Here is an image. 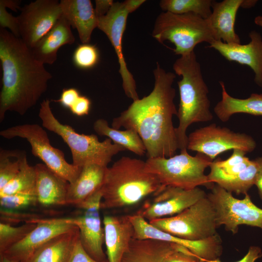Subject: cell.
Returning a JSON list of instances; mask_svg holds the SVG:
<instances>
[{
  "mask_svg": "<svg viewBox=\"0 0 262 262\" xmlns=\"http://www.w3.org/2000/svg\"><path fill=\"white\" fill-rule=\"evenodd\" d=\"M152 91L133 101L129 107L113 119L112 127L135 130L142 140L148 158H169L179 149L172 118L177 115L173 86L175 74L166 71L159 62L153 71Z\"/></svg>",
  "mask_w": 262,
  "mask_h": 262,
  "instance_id": "1",
  "label": "cell"
},
{
  "mask_svg": "<svg viewBox=\"0 0 262 262\" xmlns=\"http://www.w3.org/2000/svg\"><path fill=\"white\" fill-rule=\"evenodd\" d=\"M0 60L2 69L0 122L7 111L23 115L47 91L52 76L33 56L20 38L0 28Z\"/></svg>",
  "mask_w": 262,
  "mask_h": 262,
  "instance_id": "2",
  "label": "cell"
},
{
  "mask_svg": "<svg viewBox=\"0 0 262 262\" xmlns=\"http://www.w3.org/2000/svg\"><path fill=\"white\" fill-rule=\"evenodd\" d=\"M173 69L181 77L177 82L180 103L177 115L179 125L175 128L179 149L181 151L187 150L188 128L195 123L211 121L213 115L208 87L195 51L180 56L174 63Z\"/></svg>",
  "mask_w": 262,
  "mask_h": 262,
  "instance_id": "3",
  "label": "cell"
},
{
  "mask_svg": "<svg viewBox=\"0 0 262 262\" xmlns=\"http://www.w3.org/2000/svg\"><path fill=\"white\" fill-rule=\"evenodd\" d=\"M164 187L157 177L147 171L146 162L123 156L108 167L101 188V209L135 205Z\"/></svg>",
  "mask_w": 262,
  "mask_h": 262,
  "instance_id": "4",
  "label": "cell"
},
{
  "mask_svg": "<svg viewBox=\"0 0 262 262\" xmlns=\"http://www.w3.org/2000/svg\"><path fill=\"white\" fill-rule=\"evenodd\" d=\"M38 115L43 127L60 136L68 145L75 166L97 164L108 166L114 156L126 150L109 138L99 141L97 135L80 134L70 126L61 123L53 114L48 99L41 103Z\"/></svg>",
  "mask_w": 262,
  "mask_h": 262,
  "instance_id": "5",
  "label": "cell"
},
{
  "mask_svg": "<svg viewBox=\"0 0 262 262\" xmlns=\"http://www.w3.org/2000/svg\"><path fill=\"white\" fill-rule=\"evenodd\" d=\"M152 35L161 44L166 41L173 43L174 53L180 56L194 51L201 43L214 41L208 20L193 13H161L155 20Z\"/></svg>",
  "mask_w": 262,
  "mask_h": 262,
  "instance_id": "6",
  "label": "cell"
},
{
  "mask_svg": "<svg viewBox=\"0 0 262 262\" xmlns=\"http://www.w3.org/2000/svg\"><path fill=\"white\" fill-rule=\"evenodd\" d=\"M213 161L197 153L191 156L187 150L169 158H148L146 170L155 175L164 186H172L186 190L199 186L211 189L214 183L209 181L205 169Z\"/></svg>",
  "mask_w": 262,
  "mask_h": 262,
  "instance_id": "7",
  "label": "cell"
},
{
  "mask_svg": "<svg viewBox=\"0 0 262 262\" xmlns=\"http://www.w3.org/2000/svg\"><path fill=\"white\" fill-rule=\"evenodd\" d=\"M215 217L213 206L206 196L178 214L148 222L171 235L197 241L217 233Z\"/></svg>",
  "mask_w": 262,
  "mask_h": 262,
  "instance_id": "8",
  "label": "cell"
},
{
  "mask_svg": "<svg viewBox=\"0 0 262 262\" xmlns=\"http://www.w3.org/2000/svg\"><path fill=\"white\" fill-rule=\"evenodd\" d=\"M0 135L7 139L17 137L27 140L31 145L33 155L69 183H73L81 172L82 167L69 164L63 151L51 146L47 132L38 124L12 126L1 131Z\"/></svg>",
  "mask_w": 262,
  "mask_h": 262,
  "instance_id": "9",
  "label": "cell"
},
{
  "mask_svg": "<svg viewBox=\"0 0 262 262\" xmlns=\"http://www.w3.org/2000/svg\"><path fill=\"white\" fill-rule=\"evenodd\" d=\"M210 190L207 196L214 210L217 227L223 225L233 234L237 233L241 225L262 229V209L253 203L248 193L239 199L216 184Z\"/></svg>",
  "mask_w": 262,
  "mask_h": 262,
  "instance_id": "10",
  "label": "cell"
},
{
  "mask_svg": "<svg viewBox=\"0 0 262 262\" xmlns=\"http://www.w3.org/2000/svg\"><path fill=\"white\" fill-rule=\"evenodd\" d=\"M256 147V142L251 136L213 123L190 133L187 149L202 153L213 161L228 150L238 149L246 153L253 151Z\"/></svg>",
  "mask_w": 262,
  "mask_h": 262,
  "instance_id": "11",
  "label": "cell"
},
{
  "mask_svg": "<svg viewBox=\"0 0 262 262\" xmlns=\"http://www.w3.org/2000/svg\"><path fill=\"white\" fill-rule=\"evenodd\" d=\"M133 12L128 0L114 2L108 12L98 18L97 28L107 35L113 46L118 59L123 89L126 95L134 101L139 98L136 82L128 68L122 50V38L127 17Z\"/></svg>",
  "mask_w": 262,
  "mask_h": 262,
  "instance_id": "12",
  "label": "cell"
},
{
  "mask_svg": "<svg viewBox=\"0 0 262 262\" xmlns=\"http://www.w3.org/2000/svg\"><path fill=\"white\" fill-rule=\"evenodd\" d=\"M62 15L57 0H36L25 5L17 16L20 38L30 49L46 35Z\"/></svg>",
  "mask_w": 262,
  "mask_h": 262,
  "instance_id": "13",
  "label": "cell"
},
{
  "mask_svg": "<svg viewBox=\"0 0 262 262\" xmlns=\"http://www.w3.org/2000/svg\"><path fill=\"white\" fill-rule=\"evenodd\" d=\"M128 216L134 228V239H154L179 245L187 248L199 259L204 260L219 259L222 254V240L217 233L203 240H189L155 228L137 213L128 215Z\"/></svg>",
  "mask_w": 262,
  "mask_h": 262,
  "instance_id": "14",
  "label": "cell"
},
{
  "mask_svg": "<svg viewBox=\"0 0 262 262\" xmlns=\"http://www.w3.org/2000/svg\"><path fill=\"white\" fill-rule=\"evenodd\" d=\"M207 194L199 187L186 190L164 186L154 194L136 213L148 222L175 215L190 207Z\"/></svg>",
  "mask_w": 262,
  "mask_h": 262,
  "instance_id": "15",
  "label": "cell"
},
{
  "mask_svg": "<svg viewBox=\"0 0 262 262\" xmlns=\"http://www.w3.org/2000/svg\"><path fill=\"white\" fill-rule=\"evenodd\" d=\"M101 199L102 192L100 188L77 206L83 212L81 215L75 217L82 246L92 258L98 261L107 259L102 248L104 232L100 216Z\"/></svg>",
  "mask_w": 262,
  "mask_h": 262,
  "instance_id": "16",
  "label": "cell"
},
{
  "mask_svg": "<svg viewBox=\"0 0 262 262\" xmlns=\"http://www.w3.org/2000/svg\"><path fill=\"white\" fill-rule=\"evenodd\" d=\"M30 222L36 223V227L21 241L8 248L0 255H4L14 262H25L50 239L77 227L74 217L35 218Z\"/></svg>",
  "mask_w": 262,
  "mask_h": 262,
  "instance_id": "17",
  "label": "cell"
},
{
  "mask_svg": "<svg viewBox=\"0 0 262 262\" xmlns=\"http://www.w3.org/2000/svg\"><path fill=\"white\" fill-rule=\"evenodd\" d=\"M248 35L250 41L246 44L213 41L208 47L217 51L228 61L249 66L254 73L255 83L262 87V37L255 30L251 31Z\"/></svg>",
  "mask_w": 262,
  "mask_h": 262,
  "instance_id": "18",
  "label": "cell"
},
{
  "mask_svg": "<svg viewBox=\"0 0 262 262\" xmlns=\"http://www.w3.org/2000/svg\"><path fill=\"white\" fill-rule=\"evenodd\" d=\"M103 224L107 258L109 262H121L134 237V228L128 215H106Z\"/></svg>",
  "mask_w": 262,
  "mask_h": 262,
  "instance_id": "19",
  "label": "cell"
},
{
  "mask_svg": "<svg viewBox=\"0 0 262 262\" xmlns=\"http://www.w3.org/2000/svg\"><path fill=\"white\" fill-rule=\"evenodd\" d=\"M244 0H213L212 14L207 19L212 30L214 41L227 44H241L234 24L238 9Z\"/></svg>",
  "mask_w": 262,
  "mask_h": 262,
  "instance_id": "20",
  "label": "cell"
},
{
  "mask_svg": "<svg viewBox=\"0 0 262 262\" xmlns=\"http://www.w3.org/2000/svg\"><path fill=\"white\" fill-rule=\"evenodd\" d=\"M71 27L62 14L53 28L31 49L34 58L44 65L53 64L57 60L59 49L75 42Z\"/></svg>",
  "mask_w": 262,
  "mask_h": 262,
  "instance_id": "21",
  "label": "cell"
},
{
  "mask_svg": "<svg viewBox=\"0 0 262 262\" xmlns=\"http://www.w3.org/2000/svg\"><path fill=\"white\" fill-rule=\"evenodd\" d=\"M34 167L38 203L45 206L67 205L69 183L45 164H37Z\"/></svg>",
  "mask_w": 262,
  "mask_h": 262,
  "instance_id": "22",
  "label": "cell"
},
{
  "mask_svg": "<svg viewBox=\"0 0 262 262\" xmlns=\"http://www.w3.org/2000/svg\"><path fill=\"white\" fill-rule=\"evenodd\" d=\"M60 4L63 16L77 29L81 42L89 43L98 19L91 0H61Z\"/></svg>",
  "mask_w": 262,
  "mask_h": 262,
  "instance_id": "23",
  "label": "cell"
},
{
  "mask_svg": "<svg viewBox=\"0 0 262 262\" xmlns=\"http://www.w3.org/2000/svg\"><path fill=\"white\" fill-rule=\"evenodd\" d=\"M108 166L89 164L82 167L76 180L69 183L67 205L76 207L102 187Z\"/></svg>",
  "mask_w": 262,
  "mask_h": 262,
  "instance_id": "24",
  "label": "cell"
},
{
  "mask_svg": "<svg viewBox=\"0 0 262 262\" xmlns=\"http://www.w3.org/2000/svg\"><path fill=\"white\" fill-rule=\"evenodd\" d=\"M79 237V229L76 227L50 239L25 262H68Z\"/></svg>",
  "mask_w": 262,
  "mask_h": 262,
  "instance_id": "25",
  "label": "cell"
},
{
  "mask_svg": "<svg viewBox=\"0 0 262 262\" xmlns=\"http://www.w3.org/2000/svg\"><path fill=\"white\" fill-rule=\"evenodd\" d=\"M180 246L154 239L133 238L121 262H164Z\"/></svg>",
  "mask_w": 262,
  "mask_h": 262,
  "instance_id": "26",
  "label": "cell"
},
{
  "mask_svg": "<svg viewBox=\"0 0 262 262\" xmlns=\"http://www.w3.org/2000/svg\"><path fill=\"white\" fill-rule=\"evenodd\" d=\"M219 83L222 98L215 106L214 112L220 120L227 122L231 116L238 113L262 116V94L252 93L246 98H234L227 92L224 82Z\"/></svg>",
  "mask_w": 262,
  "mask_h": 262,
  "instance_id": "27",
  "label": "cell"
},
{
  "mask_svg": "<svg viewBox=\"0 0 262 262\" xmlns=\"http://www.w3.org/2000/svg\"><path fill=\"white\" fill-rule=\"evenodd\" d=\"M93 129L97 134L107 136L114 144L124 147L138 156L146 153L144 144L138 133L134 130L115 129L109 125L103 118L97 119L94 123Z\"/></svg>",
  "mask_w": 262,
  "mask_h": 262,
  "instance_id": "28",
  "label": "cell"
},
{
  "mask_svg": "<svg viewBox=\"0 0 262 262\" xmlns=\"http://www.w3.org/2000/svg\"><path fill=\"white\" fill-rule=\"evenodd\" d=\"M246 153L235 149L227 160H214L210 165V172L207 175L209 181L214 183L219 180L232 177L246 169L252 160L245 156Z\"/></svg>",
  "mask_w": 262,
  "mask_h": 262,
  "instance_id": "29",
  "label": "cell"
},
{
  "mask_svg": "<svg viewBox=\"0 0 262 262\" xmlns=\"http://www.w3.org/2000/svg\"><path fill=\"white\" fill-rule=\"evenodd\" d=\"M36 173L34 166L25 159L15 178L0 190V197L16 194L36 196Z\"/></svg>",
  "mask_w": 262,
  "mask_h": 262,
  "instance_id": "30",
  "label": "cell"
},
{
  "mask_svg": "<svg viewBox=\"0 0 262 262\" xmlns=\"http://www.w3.org/2000/svg\"><path fill=\"white\" fill-rule=\"evenodd\" d=\"M212 0H162L159 5L164 12L175 14L193 13L208 19L212 14Z\"/></svg>",
  "mask_w": 262,
  "mask_h": 262,
  "instance_id": "31",
  "label": "cell"
},
{
  "mask_svg": "<svg viewBox=\"0 0 262 262\" xmlns=\"http://www.w3.org/2000/svg\"><path fill=\"white\" fill-rule=\"evenodd\" d=\"M258 164L254 160H252L249 166L239 174L232 177L219 180L215 184L231 193L246 195L255 185Z\"/></svg>",
  "mask_w": 262,
  "mask_h": 262,
  "instance_id": "32",
  "label": "cell"
},
{
  "mask_svg": "<svg viewBox=\"0 0 262 262\" xmlns=\"http://www.w3.org/2000/svg\"><path fill=\"white\" fill-rule=\"evenodd\" d=\"M26 159L25 151L0 149V190L15 178Z\"/></svg>",
  "mask_w": 262,
  "mask_h": 262,
  "instance_id": "33",
  "label": "cell"
},
{
  "mask_svg": "<svg viewBox=\"0 0 262 262\" xmlns=\"http://www.w3.org/2000/svg\"><path fill=\"white\" fill-rule=\"evenodd\" d=\"M37 226L36 223L27 222L18 227L0 223V254L21 241Z\"/></svg>",
  "mask_w": 262,
  "mask_h": 262,
  "instance_id": "34",
  "label": "cell"
},
{
  "mask_svg": "<svg viewBox=\"0 0 262 262\" xmlns=\"http://www.w3.org/2000/svg\"><path fill=\"white\" fill-rule=\"evenodd\" d=\"M99 53L94 45L89 43L78 46L72 55L74 65L82 69H88L94 67L98 63Z\"/></svg>",
  "mask_w": 262,
  "mask_h": 262,
  "instance_id": "35",
  "label": "cell"
},
{
  "mask_svg": "<svg viewBox=\"0 0 262 262\" xmlns=\"http://www.w3.org/2000/svg\"><path fill=\"white\" fill-rule=\"evenodd\" d=\"M38 203L35 195L16 194L0 197L1 207L5 209H21Z\"/></svg>",
  "mask_w": 262,
  "mask_h": 262,
  "instance_id": "36",
  "label": "cell"
},
{
  "mask_svg": "<svg viewBox=\"0 0 262 262\" xmlns=\"http://www.w3.org/2000/svg\"><path fill=\"white\" fill-rule=\"evenodd\" d=\"M0 26L8 28L10 32L17 38H20L19 24L17 17L14 16L6 10L5 6L0 2Z\"/></svg>",
  "mask_w": 262,
  "mask_h": 262,
  "instance_id": "37",
  "label": "cell"
},
{
  "mask_svg": "<svg viewBox=\"0 0 262 262\" xmlns=\"http://www.w3.org/2000/svg\"><path fill=\"white\" fill-rule=\"evenodd\" d=\"M199 258L185 247L180 246L169 255L164 262H196Z\"/></svg>",
  "mask_w": 262,
  "mask_h": 262,
  "instance_id": "38",
  "label": "cell"
},
{
  "mask_svg": "<svg viewBox=\"0 0 262 262\" xmlns=\"http://www.w3.org/2000/svg\"><path fill=\"white\" fill-rule=\"evenodd\" d=\"M68 262H109V261L107 259L103 261H98L92 258L82 246L79 237L75 245Z\"/></svg>",
  "mask_w": 262,
  "mask_h": 262,
  "instance_id": "39",
  "label": "cell"
},
{
  "mask_svg": "<svg viewBox=\"0 0 262 262\" xmlns=\"http://www.w3.org/2000/svg\"><path fill=\"white\" fill-rule=\"evenodd\" d=\"M80 96V92L76 88L64 89L60 98L54 101L59 102L64 107L70 109Z\"/></svg>",
  "mask_w": 262,
  "mask_h": 262,
  "instance_id": "40",
  "label": "cell"
},
{
  "mask_svg": "<svg viewBox=\"0 0 262 262\" xmlns=\"http://www.w3.org/2000/svg\"><path fill=\"white\" fill-rule=\"evenodd\" d=\"M91 104V100L88 98L81 95L69 110L77 116L87 115L90 109Z\"/></svg>",
  "mask_w": 262,
  "mask_h": 262,
  "instance_id": "41",
  "label": "cell"
},
{
  "mask_svg": "<svg viewBox=\"0 0 262 262\" xmlns=\"http://www.w3.org/2000/svg\"><path fill=\"white\" fill-rule=\"evenodd\" d=\"M262 256V252L260 247L257 246H251L249 248L246 254L242 259L235 262H255L257 259ZM202 260L206 262H222L219 259L213 261Z\"/></svg>",
  "mask_w": 262,
  "mask_h": 262,
  "instance_id": "42",
  "label": "cell"
},
{
  "mask_svg": "<svg viewBox=\"0 0 262 262\" xmlns=\"http://www.w3.org/2000/svg\"><path fill=\"white\" fill-rule=\"evenodd\" d=\"M114 2L113 0H96L95 11L98 18L105 16Z\"/></svg>",
  "mask_w": 262,
  "mask_h": 262,
  "instance_id": "43",
  "label": "cell"
},
{
  "mask_svg": "<svg viewBox=\"0 0 262 262\" xmlns=\"http://www.w3.org/2000/svg\"><path fill=\"white\" fill-rule=\"evenodd\" d=\"M254 160L258 164L255 185L258 188L260 197L262 200V157L257 158Z\"/></svg>",
  "mask_w": 262,
  "mask_h": 262,
  "instance_id": "44",
  "label": "cell"
},
{
  "mask_svg": "<svg viewBox=\"0 0 262 262\" xmlns=\"http://www.w3.org/2000/svg\"><path fill=\"white\" fill-rule=\"evenodd\" d=\"M0 2L3 4L6 8H10L14 12H16L18 10L21 9L20 7V0H0Z\"/></svg>",
  "mask_w": 262,
  "mask_h": 262,
  "instance_id": "45",
  "label": "cell"
},
{
  "mask_svg": "<svg viewBox=\"0 0 262 262\" xmlns=\"http://www.w3.org/2000/svg\"><path fill=\"white\" fill-rule=\"evenodd\" d=\"M256 0H244L241 7L244 8H250L254 6L257 3Z\"/></svg>",
  "mask_w": 262,
  "mask_h": 262,
  "instance_id": "46",
  "label": "cell"
},
{
  "mask_svg": "<svg viewBox=\"0 0 262 262\" xmlns=\"http://www.w3.org/2000/svg\"><path fill=\"white\" fill-rule=\"evenodd\" d=\"M254 23L256 25L262 28V16H258L254 18Z\"/></svg>",
  "mask_w": 262,
  "mask_h": 262,
  "instance_id": "47",
  "label": "cell"
},
{
  "mask_svg": "<svg viewBox=\"0 0 262 262\" xmlns=\"http://www.w3.org/2000/svg\"><path fill=\"white\" fill-rule=\"evenodd\" d=\"M0 262H14L9 260L4 255H0Z\"/></svg>",
  "mask_w": 262,
  "mask_h": 262,
  "instance_id": "48",
  "label": "cell"
},
{
  "mask_svg": "<svg viewBox=\"0 0 262 262\" xmlns=\"http://www.w3.org/2000/svg\"><path fill=\"white\" fill-rule=\"evenodd\" d=\"M196 262H205V261H203V260H202L199 259Z\"/></svg>",
  "mask_w": 262,
  "mask_h": 262,
  "instance_id": "49",
  "label": "cell"
}]
</instances>
